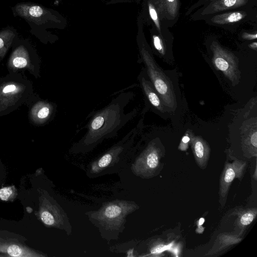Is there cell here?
<instances>
[{
  "mask_svg": "<svg viewBox=\"0 0 257 257\" xmlns=\"http://www.w3.org/2000/svg\"><path fill=\"white\" fill-rule=\"evenodd\" d=\"M134 95L132 91L121 92L107 105L96 111L85 127L86 132L78 141L73 144L70 153H88L103 141L116 137L119 131L137 113L136 108L125 113V107Z\"/></svg>",
  "mask_w": 257,
  "mask_h": 257,
  "instance_id": "obj_1",
  "label": "cell"
},
{
  "mask_svg": "<svg viewBox=\"0 0 257 257\" xmlns=\"http://www.w3.org/2000/svg\"><path fill=\"white\" fill-rule=\"evenodd\" d=\"M138 207L133 201L115 200L105 203L98 210L86 214L98 228L102 237L116 239L124 228L126 216Z\"/></svg>",
  "mask_w": 257,
  "mask_h": 257,
  "instance_id": "obj_2",
  "label": "cell"
},
{
  "mask_svg": "<svg viewBox=\"0 0 257 257\" xmlns=\"http://www.w3.org/2000/svg\"><path fill=\"white\" fill-rule=\"evenodd\" d=\"M140 120L119 141L88 165L86 174L89 177H96L114 172L121 165L132 157L135 141L142 131Z\"/></svg>",
  "mask_w": 257,
  "mask_h": 257,
  "instance_id": "obj_3",
  "label": "cell"
},
{
  "mask_svg": "<svg viewBox=\"0 0 257 257\" xmlns=\"http://www.w3.org/2000/svg\"><path fill=\"white\" fill-rule=\"evenodd\" d=\"M14 17L24 20L30 32L41 41L49 36L47 30L57 27L60 23L57 13L52 9L33 2H20L11 8Z\"/></svg>",
  "mask_w": 257,
  "mask_h": 257,
  "instance_id": "obj_4",
  "label": "cell"
},
{
  "mask_svg": "<svg viewBox=\"0 0 257 257\" xmlns=\"http://www.w3.org/2000/svg\"><path fill=\"white\" fill-rule=\"evenodd\" d=\"M141 59L149 79L161 99L163 104L171 110L177 107V100L172 83L156 63L150 51L144 45L139 47Z\"/></svg>",
  "mask_w": 257,
  "mask_h": 257,
  "instance_id": "obj_5",
  "label": "cell"
},
{
  "mask_svg": "<svg viewBox=\"0 0 257 257\" xmlns=\"http://www.w3.org/2000/svg\"><path fill=\"white\" fill-rule=\"evenodd\" d=\"M161 155L155 140L150 141L136 157L132 166L133 172L141 177L152 176L159 166Z\"/></svg>",
  "mask_w": 257,
  "mask_h": 257,
  "instance_id": "obj_6",
  "label": "cell"
},
{
  "mask_svg": "<svg viewBox=\"0 0 257 257\" xmlns=\"http://www.w3.org/2000/svg\"><path fill=\"white\" fill-rule=\"evenodd\" d=\"M39 216L46 225L64 229L68 234L71 233V226L66 213L55 201L42 197L39 210Z\"/></svg>",
  "mask_w": 257,
  "mask_h": 257,
  "instance_id": "obj_7",
  "label": "cell"
},
{
  "mask_svg": "<svg viewBox=\"0 0 257 257\" xmlns=\"http://www.w3.org/2000/svg\"><path fill=\"white\" fill-rule=\"evenodd\" d=\"M213 63L232 83H238L240 76L238 62L232 54L217 47L214 50Z\"/></svg>",
  "mask_w": 257,
  "mask_h": 257,
  "instance_id": "obj_8",
  "label": "cell"
},
{
  "mask_svg": "<svg viewBox=\"0 0 257 257\" xmlns=\"http://www.w3.org/2000/svg\"><path fill=\"white\" fill-rule=\"evenodd\" d=\"M0 253L6 256L15 257H41L45 255L32 249L16 240L0 238Z\"/></svg>",
  "mask_w": 257,
  "mask_h": 257,
  "instance_id": "obj_9",
  "label": "cell"
},
{
  "mask_svg": "<svg viewBox=\"0 0 257 257\" xmlns=\"http://www.w3.org/2000/svg\"><path fill=\"white\" fill-rule=\"evenodd\" d=\"M245 165V162L239 160L226 164L220 180V194L221 197H225L226 196L234 179L241 177Z\"/></svg>",
  "mask_w": 257,
  "mask_h": 257,
  "instance_id": "obj_10",
  "label": "cell"
},
{
  "mask_svg": "<svg viewBox=\"0 0 257 257\" xmlns=\"http://www.w3.org/2000/svg\"><path fill=\"white\" fill-rule=\"evenodd\" d=\"M138 80L144 95L152 106L163 112V104L158 94L149 79L145 68L140 72Z\"/></svg>",
  "mask_w": 257,
  "mask_h": 257,
  "instance_id": "obj_11",
  "label": "cell"
},
{
  "mask_svg": "<svg viewBox=\"0 0 257 257\" xmlns=\"http://www.w3.org/2000/svg\"><path fill=\"white\" fill-rule=\"evenodd\" d=\"M191 144L196 162L200 167L204 166L209 156L210 149L208 145L199 137H192Z\"/></svg>",
  "mask_w": 257,
  "mask_h": 257,
  "instance_id": "obj_12",
  "label": "cell"
},
{
  "mask_svg": "<svg viewBox=\"0 0 257 257\" xmlns=\"http://www.w3.org/2000/svg\"><path fill=\"white\" fill-rule=\"evenodd\" d=\"M18 34L17 29L10 26L0 30V55L7 51L18 37Z\"/></svg>",
  "mask_w": 257,
  "mask_h": 257,
  "instance_id": "obj_13",
  "label": "cell"
},
{
  "mask_svg": "<svg viewBox=\"0 0 257 257\" xmlns=\"http://www.w3.org/2000/svg\"><path fill=\"white\" fill-rule=\"evenodd\" d=\"M243 139V146L245 152L251 156L256 155L257 133L256 125L251 127L250 131L244 134Z\"/></svg>",
  "mask_w": 257,
  "mask_h": 257,
  "instance_id": "obj_14",
  "label": "cell"
},
{
  "mask_svg": "<svg viewBox=\"0 0 257 257\" xmlns=\"http://www.w3.org/2000/svg\"><path fill=\"white\" fill-rule=\"evenodd\" d=\"M17 196V190L15 186L5 187L0 189V199L8 201L13 200Z\"/></svg>",
  "mask_w": 257,
  "mask_h": 257,
  "instance_id": "obj_15",
  "label": "cell"
},
{
  "mask_svg": "<svg viewBox=\"0 0 257 257\" xmlns=\"http://www.w3.org/2000/svg\"><path fill=\"white\" fill-rule=\"evenodd\" d=\"M256 209H251L244 212L239 218V223L241 226L249 224L256 216Z\"/></svg>",
  "mask_w": 257,
  "mask_h": 257,
  "instance_id": "obj_16",
  "label": "cell"
},
{
  "mask_svg": "<svg viewBox=\"0 0 257 257\" xmlns=\"http://www.w3.org/2000/svg\"><path fill=\"white\" fill-rule=\"evenodd\" d=\"M53 107L49 104L42 106L37 112V116L41 119H45L48 118L53 110Z\"/></svg>",
  "mask_w": 257,
  "mask_h": 257,
  "instance_id": "obj_17",
  "label": "cell"
},
{
  "mask_svg": "<svg viewBox=\"0 0 257 257\" xmlns=\"http://www.w3.org/2000/svg\"><path fill=\"white\" fill-rule=\"evenodd\" d=\"M227 17L226 22H235L239 21L242 18V15L238 12H235L226 15Z\"/></svg>",
  "mask_w": 257,
  "mask_h": 257,
  "instance_id": "obj_18",
  "label": "cell"
},
{
  "mask_svg": "<svg viewBox=\"0 0 257 257\" xmlns=\"http://www.w3.org/2000/svg\"><path fill=\"white\" fill-rule=\"evenodd\" d=\"M149 10L151 18L155 22L157 26L159 27L157 14L156 13V11L154 9V7L152 6L151 4H149Z\"/></svg>",
  "mask_w": 257,
  "mask_h": 257,
  "instance_id": "obj_19",
  "label": "cell"
},
{
  "mask_svg": "<svg viewBox=\"0 0 257 257\" xmlns=\"http://www.w3.org/2000/svg\"><path fill=\"white\" fill-rule=\"evenodd\" d=\"M16 90H17V87L15 85L9 84L4 88L3 92L5 94H9L14 92Z\"/></svg>",
  "mask_w": 257,
  "mask_h": 257,
  "instance_id": "obj_20",
  "label": "cell"
},
{
  "mask_svg": "<svg viewBox=\"0 0 257 257\" xmlns=\"http://www.w3.org/2000/svg\"><path fill=\"white\" fill-rule=\"evenodd\" d=\"M154 44L155 48L158 51L162 52L163 51V48L160 42V40L157 36L154 37Z\"/></svg>",
  "mask_w": 257,
  "mask_h": 257,
  "instance_id": "obj_21",
  "label": "cell"
},
{
  "mask_svg": "<svg viewBox=\"0 0 257 257\" xmlns=\"http://www.w3.org/2000/svg\"><path fill=\"white\" fill-rule=\"evenodd\" d=\"M236 0H224V4L226 7H230L234 5Z\"/></svg>",
  "mask_w": 257,
  "mask_h": 257,
  "instance_id": "obj_22",
  "label": "cell"
},
{
  "mask_svg": "<svg viewBox=\"0 0 257 257\" xmlns=\"http://www.w3.org/2000/svg\"><path fill=\"white\" fill-rule=\"evenodd\" d=\"M245 38L249 39H256V34L253 35H248V34H245Z\"/></svg>",
  "mask_w": 257,
  "mask_h": 257,
  "instance_id": "obj_23",
  "label": "cell"
},
{
  "mask_svg": "<svg viewBox=\"0 0 257 257\" xmlns=\"http://www.w3.org/2000/svg\"><path fill=\"white\" fill-rule=\"evenodd\" d=\"M189 141V138L188 137H184L182 139V142L184 144L187 143Z\"/></svg>",
  "mask_w": 257,
  "mask_h": 257,
  "instance_id": "obj_24",
  "label": "cell"
},
{
  "mask_svg": "<svg viewBox=\"0 0 257 257\" xmlns=\"http://www.w3.org/2000/svg\"><path fill=\"white\" fill-rule=\"evenodd\" d=\"M204 219L203 218H201L199 221V225H201L204 222Z\"/></svg>",
  "mask_w": 257,
  "mask_h": 257,
  "instance_id": "obj_25",
  "label": "cell"
},
{
  "mask_svg": "<svg viewBox=\"0 0 257 257\" xmlns=\"http://www.w3.org/2000/svg\"><path fill=\"white\" fill-rule=\"evenodd\" d=\"M6 256L5 255H4V254H1V253L0 254V256Z\"/></svg>",
  "mask_w": 257,
  "mask_h": 257,
  "instance_id": "obj_26",
  "label": "cell"
},
{
  "mask_svg": "<svg viewBox=\"0 0 257 257\" xmlns=\"http://www.w3.org/2000/svg\"><path fill=\"white\" fill-rule=\"evenodd\" d=\"M169 2H172L174 1V0H167Z\"/></svg>",
  "mask_w": 257,
  "mask_h": 257,
  "instance_id": "obj_27",
  "label": "cell"
}]
</instances>
